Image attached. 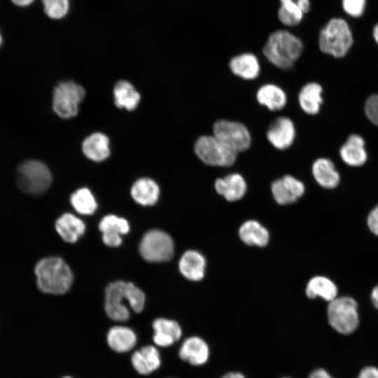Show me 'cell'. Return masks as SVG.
Returning a JSON list of instances; mask_svg holds the SVG:
<instances>
[{
  "instance_id": "f6af8a7d",
  "label": "cell",
  "mask_w": 378,
  "mask_h": 378,
  "mask_svg": "<svg viewBox=\"0 0 378 378\" xmlns=\"http://www.w3.org/2000/svg\"><path fill=\"white\" fill-rule=\"evenodd\" d=\"M372 36H373L374 40L378 45V23L376 24L373 28Z\"/></svg>"
},
{
  "instance_id": "74e56055",
  "label": "cell",
  "mask_w": 378,
  "mask_h": 378,
  "mask_svg": "<svg viewBox=\"0 0 378 378\" xmlns=\"http://www.w3.org/2000/svg\"><path fill=\"white\" fill-rule=\"evenodd\" d=\"M368 225L370 230L378 235V206L373 209L368 218Z\"/></svg>"
},
{
  "instance_id": "7402d4cb",
  "label": "cell",
  "mask_w": 378,
  "mask_h": 378,
  "mask_svg": "<svg viewBox=\"0 0 378 378\" xmlns=\"http://www.w3.org/2000/svg\"><path fill=\"white\" fill-rule=\"evenodd\" d=\"M82 148L85 155L95 162L103 161L110 155L109 140L99 132L88 136L83 141Z\"/></svg>"
},
{
  "instance_id": "7a4b0ae2",
  "label": "cell",
  "mask_w": 378,
  "mask_h": 378,
  "mask_svg": "<svg viewBox=\"0 0 378 378\" xmlns=\"http://www.w3.org/2000/svg\"><path fill=\"white\" fill-rule=\"evenodd\" d=\"M303 50L302 41L286 30L272 32L263 48L268 61L281 69H289L300 57Z\"/></svg>"
},
{
  "instance_id": "3957f363",
  "label": "cell",
  "mask_w": 378,
  "mask_h": 378,
  "mask_svg": "<svg viewBox=\"0 0 378 378\" xmlns=\"http://www.w3.org/2000/svg\"><path fill=\"white\" fill-rule=\"evenodd\" d=\"M353 43L350 27L342 18L331 19L321 30L318 36L320 50L337 58L345 56Z\"/></svg>"
},
{
  "instance_id": "e0dca14e",
  "label": "cell",
  "mask_w": 378,
  "mask_h": 378,
  "mask_svg": "<svg viewBox=\"0 0 378 378\" xmlns=\"http://www.w3.org/2000/svg\"><path fill=\"white\" fill-rule=\"evenodd\" d=\"M153 328L155 331L153 341L160 346H171L181 337V328L178 323L173 320L157 318L153 323Z\"/></svg>"
},
{
  "instance_id": "c3c4849f",
  "label": "cell",
  "mask_w": 378,
  "mask_h": 378,
  "mask_svg": "<svg viewBox=\"0 0 378 378\" xmlns=\"http://www.w3.org/2000/svg\"><path fill=\"white\" fill-rule=\"evenodd\" d=\"M284 378H288V377H284Z\"/></svg>"
},
{
  "instance_id": "b9f144b4",
  "label": "cell",
  "mask_w": 378,
  "mask_h": 378,
  "mask_svg": "<svg viewBox=\"0 0 378 378\" xmlns=\"http://www.w3.org/2000/svg\"><path fill=\"white\" fill-rule=\"evenodd\" d=\"M372 300L374 305L378 309V285L373 289L372 292Z\"/></svg>"
},
{
  "instance_id": "4316f807",
  "label": "cell",
  "mask_w": 378,
  "mask_h": 378,
  "mask_svg": "<svg viewBox=\"0 0 378 378\" xmlns=\"http://www.w3.org/2000/svg\"><path fill=\"white\" fill-rule=\"evenodd\" d=\"M240 239L247 245L265 246L269 241V233L265 227L256 220H247L239 230Z\"/></svg>"
},
{
  "instance_id": "484cf974",
  "label": "cell",
  "mask_w": 378,
  "mask_h": 378,
  "mask_svg": "<svg viewBox=\"0 0 378 378\" xmlns=\"http://www.w3.org/2000/svg\"><path fill=\"white\" fill-rule=\"evenodd\" d=\"M108 346L115 351L122 353L131 350L136 342L134 332L128 327H112L107 334Z\"/></svg>"
},
{
  "instance_id": "ffe728a7",
  "label": "cell",
  "mask_w": 378,
  "mask_h": 378,
  "mask_svg": "<svg viewBox=\"0 0 378 378\" xmlns=\"http://www.w3.org/2000/svg\"><path fill=\"white\" fill-rule=\"evenodd\" d=\"M160 356L157 349L148 345L135 351L132 356L134 369L141 374H148L160 365Z\"/></svg>"
},
{
  "instance_id": "e575fe53",
  "label": "cell",
  "mask_w": 378,
  "mask_h": 378,
  "mask_svg": "<svg viewBox=\"0 0 378 378\" xmlns=\"http://www.w3.org/2000/svg\"><path fill=\"white\" fill-rule=\"evenodd\" d=\"M364 111L368 120L378 126V94H372L367 98Z\"/></svg>"
},
{
  "instance_id": "ab89813d",
  "label": "cell",
  "mask_w": 378,
  "mask_h": 378,
  "mask_svg": "<svg viewBox=\"0 0 378 378\" xmlns=\"http://www.w3.org/2000/svg\"><path fill=\"white\" fill-rule=\"evenodd\" d=\"M309 378H332L323 369H317L313 371Z\"/></svg>"
},
{
  "instance_id": "9a60e30c",
  "label": "cell",
  "mask_w": 378,
  "mask_h": 378,
  "mask_svg": "<svg viewBox=\"0 0 378 378\" xmlns=\"http://www.w3.org/2000/svg\"><path fill=\"white\" fill-rule=\"evenodd\" d=\"M215 189L227 201L234 202L243 197L246 191V183L241 175L234 173L218 178Z\"/></svg>"
},
{
  "instance_id": "ba28073f",
  "label": "cell",
  "mask_w": 378,
  "mask_h": 378,
  "mask_svg": "<svg viewBox=\"0 0 378 378\" xmlns=\"http://www.w3.org/2000/svg\"><path fill=\"white\" fill-rule=\"evenodd\" d=\"M213 135L235 153L247 150L251 136L247 127L238 122L218 120L213 125Z\"/></svg>"
},
{
  "instance_id": "d6a6232c",
  "label": "cell",
  "mask_w": 378,
  "mask_h": 378,
  "mask_svg": "<svg viewBox=\"0 0 378 378\" xmlns=\"http://www.w3.org/2000/svg\"><path fill=\"white\" fill-rule=\"evenodd\" d=\"M46 14L52 19L64 18L69 8V0H42Z\"/></svg>"
},
{
  "instance_id": "d4e9b609",
  "label": "cell",
  "mask_w": 378,
  "mask_h": 378,
  "mask_svg": "<svg viewBox=\"0 0 378 378\" xmlns=\"http://www.w3.org/2000/svg\"><path fill=\"white\" fill-rule=\"evenodd\" d=\"M160 188L158 184L148 178L137 180L131 188L134 200L141 205H153L158 200Z\"/></svg>"
},
{
  "instance_id": "52a82bcc",
  "label": "cell",
  "mask_w": 378,
  "mask_h": 378,
  "mask_svg": "<svg viewBox=\"0 0 378 378\" xmlns=\"http://www.w3.org/2000/svg\"><path fill=\"white\" fill-rule=\"evenodd\" d=\"M139 252L144 259L157 262L170 260L174 255V242L172 237L160 230H152L143 237Z\"/></svg>"
},
{
  "instance_id": "9c48e42d",
  "label": "cell",
  "mask_w": 378,
  "mask_h": 378,
  "mask_svg": "<svg viewBox=\"0 0 378 378\" xmlns=\"http://www.w3.org/2000/svg\"><path fill=\"white\" fill-rule=\"evenodd\" d=\"M85 92L83 88L74 82L60 83L54 90L53 109L62 118L76 115L78 104L83 99Z\"/></svg>"
},
{
  "instance_id": "ac0fdd59",
  "label": "cell",
  "mask_w": 378,
  "mask_h": 378,
  "mask_svg": "<svg viewBox=\"0 0 378 378\" xmlns=\"http://www.w3.org/2000/svg\"><path fill=\"white\" fill-rule=\"evenodd\" d=\"M229 67L234 75L246 80L255 79L260 71L257 57L250 52L233 57L229 62Z\"/></svg>"
},
{
  "instance_id": "f546056e",
  "label": "cell",
  "mask_w": 378,
  "mask_h": 378,
  "mask_svg": "<svg viewBox=\"0 0 378 378\" xmlns=\"http://www.w3.org/2000/svg\"><path fill=\"white\" fill-rule=\"evenodd\" d=\"M70 202L76 211L83 215L92 214L97 207L93 195L85 188H80L74 192L71 196Z\"/></svg>"
},
{
  "instance_id": "83f0119b",
  "label": "cell",
  "mask_w": 378,
  "mask_h": 378,
  "mask_svg": "<svg viewBox=\"0 0 378 378\" xmlns=\"http://www.w3.org/2000/svg\"><path fill=\"white\" fill-rule=\"evenodd\" d=\"M113 94L115 104L120 108L132 111L136 108L140 100L139 92L126 80H120L115 84Z\"/></svg>"
},
{
  "instance_id": "6da1fadb",
  "label": "cell",
  "mask_w": 378,
  "mask_h": 378,
  "mask_svg": "<svg viewBox=\"0 0 378 378\" xmlns=\"http://www.w3.org/2000/svg\"><path fill=\"white\" fill-rule=\"evenodd\" d=\"M34 272L38 288L46 293L64 294L72 284L73 275L69 265L58 257L41 260L36 265Z\"/></svg>"
},
{
  "instance_id": "60d3db41",
  "label": "cell",
  "mask_w": 378,
  "mask_h": 378,
  "mask_svg": "<svg viewBox=\"0 0 378 378\" xmlns=\"http://www.w3.org/2000/svg\"><path fill=\"white\" fill-rule=\"evenodd\" d=\"M296 3L303 13H307L310 8L309 0H297Z\"/></svg>"
},
{
  "instance_id": "1f68e13d",
  "label": "cell",
  "mask_w": 378,
  "mask_h": 378,
  "mask_svg": "<svg viewBox=\"0 0 378 378\" xmlns=\"http://www.w3.org/2000/svg\"><path fill=\"white\" fill-rule=\"evenodd\" d=\"M99 228L102 233L127 234L130 230L127 220L115 215L104 216L99 224Z\"/></svg>"
},
{
  "instance_id": "5b68a950",
  "label": "cell",
  "mask_w": 378,
  "mask_h": 378,
  "mask_svg": "<svg viewBox=\"0 0 378 378\" xmlns=\"http://www.w3.org/2000/svg\"><path fill=\"white\" fill-rule=\"evenodd\" d=\"M196 155L210 166L228 167L232 165L237 153L226 147L214 135L200 136L195 143Z\"/></svg>"
},
{
  "instance_id": "5bb4252c",
  "label": "cell",
  "mask_w": 378,
  "mask_h": 378,
  "mask_svg": "<svg viewBox=\"0 0 378 378\" xmlns=\"http://www.w3.org/2000/svg\"><path fill=\"white\" fill-rule=\"evenodd\" d=\"M209 356V349L204 340L199 337L187 338L179 350L180 358L192 365L204 364Z\"/></svg>"
},
{
  "instance_id": "f35d334b",
  "label": "cell",
  "mask_w": 378,
  "mask_h": 378,
  "mask_svg": "<svg viewBox=\"0 0 378 378\" xmlns=\"http://www.w3.org/2000/svg\"><path fill=\"white\" fill-rule=\"evenodd\" d=\"M358 378H378V370L374 367H367L360 372Z\"/></svg>"
},
{
  "instance_id": "8992f818",
  "label": "cell",
  "mask_w": 378,
  "mask_h": 378,
  "mask_svg": "<svg viewBox=\"0 0 378 378\" xmlns=\"http://www.w3.org/2000/svg\"><path fill=\"white\" fill-rule=\"evenodd\" d=\"M328 316L335 330L342 334H350L358 325L357 304L349 297L336 298L329 304Z\"/></svg>"
},
{
  "instance_id": "44dd1931",
  "label": "cell",
  "mask_w": 378,
  "mask_h": 378,
  "mask_svg": "<svg viewBox=\"0 0 378 378\" xmlns=\"http://www.w3.org/2000/svg\"><path fill=\"white\" fill-rule=\"evenodd\" d=\"M312 174L316 181L326 188H333L340 182V174L333 162L328 158H320L312 164Z\"/></svg>"
},
{
  "instance_id": "30bf717a",
  "label": "cell",
  "mask_w": 378,
  "mask_h": 378,
  "mask_svg": "<svg viewBox=\"0 0 378 378\" xmlns=\"http://www.w3.org/2000/svg\"><path fill=\"white\" fill-rule=\"evenodd\" d=\"M124 300L129 303L127 283L118 281L109 284L105 290V310L109 318L118 321L128 319L130 312Z\"/></svg>"
},
{
  "instance_id": "7c38bea8",
  "label": "cell",
  "mask_w": 378,
  "mask_h": 378,
  "mask_svg": "<svg viewBox=\"0 0 378 378\" xmlns=\"http://www.w3.org/2000/svg\"><path fill=\"white\" fill-rule=\"evenodd\" d=\"M272 192L276 202L284 205L293 203L304 192V186L295 177L286 175L275 180L271 186Z\"/></svg>"
},
{
  "instance_id": "4fadbf2b",
  "label": "cell",
  "mask_w": 378,
  "mask_h": 378,
  "mask_svg": "<svg viewBox=\"0 0 378 378\" xmlns=\"http://www.w3.org/2000/svg\"><path fill=\"white\" fill-rule=\"evenodd\" d=\"M342 161L351 167L364 164L368 159L365 141L363 136L357 134L349 135L339 150Z\"/></svg>"
},
{
  "instance_id": "cb8c5ba5",
  "label": "cell",
  "mask_w": 378,
  "mask_h": 378,
  "mask_svg": "<svg viewBox=\"0 0 378 378\" xmlns=\"http://www.w3.org/2000/svg\"><path fill=\"white\" fill-rule=\"evenodd\" d=\"M258 103L272 111L282 109L287 103V96L284 90L274 84L262 85L256 93Z\"/></svg>"
},
{
  "instance_id": "8fae6325",
  "label": "cell",
  "mask_w": 378,
  "mask_h": 378,
  "mask_svg": "<svg viewBox=\"0 0 378 378\" xmlns=\"http://www.w3.org/2000/svg\"><path fill=\"white\" fill-rule=\"evenodd\" d=\"M267 139L276 148L284 150L290 147L295 137V127L288 117L281 116L275 119L267 130Z\"/></svg>"
},
{
  "instance_id": "d590c367",
  "label": "cell",
  "mask_w": 378,
  "mask_h": 378,
  "mask_svg": "<svg viewBox=\"0 0 378 378\" xmlns=\"http://www.w3.org/2000/svg\"><path fill=\"white\" fill-rule=\"evenodd\" d=\"M342 4L346 13L358 18L361 16L365 10L366 0H342Z\"/></svg>"
},
{
  "instance_id": "277c9868",
  "label": "cell",
  "mask_w": 378,
  "mask_h": 378,
  "mask_svg": "<svg viewBox=\"0 0 378 378\" xmlns=\"http://www.w3.org/2000/svg\"><path fill=\"white\" fill-rule=\"evenodd\" d=\"M16 183L24 192L37 195L45 192L52 183V175L48 167L38 160L22 162L16 172Z\"/></svg>"
},
{
  "instance_id": "4dcf8cb0",
  "label": "cell",
  "mask_w": 378,
  "mask_h": 378,
  "mask_svg": "<svg viewBox=\"0 0 378 378\" xmlns=\"http://www.w3.org/2000/svg\"><path fill=\"white\" fill-rule=\"evenodd\" d=\"M281 6L279 10L280 21L288 26H295L302 20L303 13L293 0H280Z\"/></svg>"
},
{
  "instance_id": "ee69618b",
  "label": "cell",
  "mask_w": 378,
  "mask_h": 378,
  "mask_svg": "<svg viewBox=\"0 0 378 378\" xmlns=\"http://www.w3.org/2000/svg\"><path fill=\"white\" fill-rule=\"evenodd\" d=\"M12 2L19 6H27L31 4L34 0H11Z\"/></svg>"
},
{
  "instance_id": "bcb514c9",
  "label": "cell",
  "mask_w": 378,
  "mask_h": 378,
  "mask_svg": "<svg viewBox=\"0 0 378 378\" xmlns=\"http://www.w3.org/2000/svg\"><path fill=\"white\" fill-rule=\"evenodd\" d=\"M1 43H2V36H1V34L0 33V46H1Z\"/></svg>"
},
{
  "instance_id": "7bdbcfd3",
  "label": "cell",
  "mask_w": 378,
  "mask_h": 378,
  "mask_svg": "<svg viewBox=\"0 0 378 378\" xmlns=\"http://www.w3.org/2000/svg\"><path fill=\"white\" fill-rule=\"evenodd\" d=\"M221 378H245L240 372H230L224 374Z\"/></svg>"
},
{
  "instance_id": "8d00e7d4",
  "label": "cell",
  "mask_w": 378,
  "mask_h": 378,
  "mask_svg": "<svg viewBox=\"0 0 378 378\" xmlns=\"http://www.w3.org/2000/svg\"><path fill=\"white\" fill-rule=\"evenodd\" d=\"M102 240L104 243L111 247L118 246L122 243L121 235L116 233H102Z\"/></svg>"
},
{
  "instance_id": "603a6c76",
  "label": "cell",
  "mask_w": 378,
  "mask_h": 378,
  "mask_svg": "<svg viewBox=\"0 0 378 378\" xmlns=\"http://www.w3.org/2000/svg\"><path fill=\"white\" fill-rule=\"evenodd\" d=\"M55 229L64 241L74 243L85 232V226L78 217L64 214L57 220Z\"/></svg>"
},
{
  "instance_id": "f1b7e54d",
  "label": "cell",
  "mask_w": 378,
  "mask_h": 378,
  "mask_svg": "<svg viewBox=\"0 0 378 378\" xmlns=\"http://www.w3.org/2000/svg\"><path fill=\"white\" fill-rule=\"evenodd\" d=\"M306 293L309 298L321 297L331 302L336 298L337 289L329 279L324 276H314L309 281Z\"/></svg>"
},
{
  "instance_id": "7dc6e473",
  "label": "cell",
  "mask_w": 378,
  "mask_h": 378,
  "mask_svg": "<svg viewBox=\"0 0 378 378\" xmlns=\"http://www.w3.org/2000/svg\"><path fill=\"white\" fill-rule=\"evenodd\" d=\"M62 378H72V377H64Z\"/></svg>"
},
{
  "instance_id": "2e32d148",
  "label": "cell",
  "mask_w": 378,
  "mask_h": 378,
  "mask_svg": "<svg viewBox=\"0 0 378 378\" xmlns=\"http://www.w3.org/2000/svg\"><path fill=\"white\" fill-rule=\"evenodd\" d=\"M178 267L181 273L191 281H200L204 276L206 260L198 251H186L179 260Z\"/></svg>"
},
{
  "instance_id": "836d02e7",
  "label": "cell",
  "mask_w": 378,
  "mask_h": 378,
  "mask_svg": "<svg viewBox=\"0 0 378 378\" xmlns=\"http://www.w3.org/2000/svg\"><path fill=\"white\" fill-rule=\"evenodd\" d=\"M127 293L129 304L136 312H141L145 304V295L142 290L132 283L127 282Z\"/></svg>"
},
{
  "instance_id": "d6986e66",
  "label": "cell",
  "mask_w": 378,
  "mask_h": 378,
  "mask_svg": "<svg viewBox=\"0 0 378 378\" xmlns=\"http://www.w3.org/2000/svg\"><path fill=\"white\" fill-rule=\"evenodd\" d=\"M323 88L316 82L305 84L298 94V102L301 109L308 115H316L323 103Z\"/></svg>"
}]
</instances>
